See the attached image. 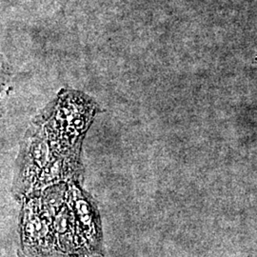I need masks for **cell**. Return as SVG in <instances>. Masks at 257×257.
I'll return each mask as SVG.
<instances>
[{"label":"cell","mask_w":257,"mask_h":257,"mask_svg":"<svg viewBox=\"0 0 257 257\" xmlns=\"http://www.w3.org/2000/svg\"><path fill=\"white\" fill-rule=\"evenodd\" d=\"M19 257H66L59 248L52 213L40 195L22 201Z\"/></svg>","instance_id":"cell-1"},{"label":"cell","mask_w":257,"mask_h":257,"mask_svg":"<svg viewBox=\"0 0 257 257\" xmlns=\"http://www.w3.org/2000/svg\"><path fill=\"white\" fill-rule=\"evenodd\" d=\"M68 198L75 221L76 257H104L101 218L96 202L76 183L68 185Z\"/></svg>","instance_id":"cell-2"}]
</instances>
